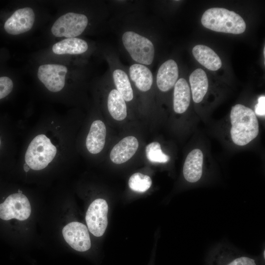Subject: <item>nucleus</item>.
Listing matches in <instances>:
<instances>
[{
  "instance_id": "nucleus-18",
  "label": "nucleus",
  "mask_w": 265,
  "mask_h": 265,
  "mask_svg": "<svg viewBox=\"0 0 265 265\" xmlns=\"http://www.w3.org/2000/svg\"><path fill=\"white\" fill-rule=\"evenodd\" d=\"M190 102V90L187 82L184 78H180L174 85L173 94V108L179 114L185 112L188 107Z\"/></svg>"
},
{
  "instance_id": "nucleus-7",
  "label": "nucleus",
  "mask_w": 265,
  "mask_h": 265,
  "mask_svg": "<svg viewBox=\"0 0 265 265\" xmlns=\"http://www.w3.org/2000/svg\"><path fill=\"white\" fill-rule=\"evenodd\" d=\"M108 205L99 198L93 201L86 212L85 220L89 231L95 236L101 237L107 226Z\"/></svg>"
},
{
  "instance_id": "nucleus-13",
  "label": "nucleus",
  "mask_w": 265,
  "mask_h": 265,
  "mask_svg": "<svg viewBox=\"0 0 265 265\" xmlns=\"http://www.w3.org/2000/svg\"><path fill=\"white\" fill-rule=\"evenodd\" d=\"M203 154L199 149L192 150L187 156L183 167V175L188 182L198 181L203 173Z\"/></svg>"
},
{
  "instance_id": "nucleus-1",
  "label": "nucleus",
  "mask_w": 265,
  "mask_h": 265,
  "mask_svg": "<svg viewBox=\"0 0 265 265\" xmlns=\"http://www.w3.org/2000/svg\"><path fill=\"white\" fill-rule=\"evenodd\" d=\"M230 120L231 138L235 144L244 146L258 135V121L251 108L241 104L235 105L231 109Z\"/></svg>"
},
{
  "instance_id": "nucleus-30",
  "label": "nucleus",
  "mask_w": 265,
  "mask_h": 265,
  "mask_svg": "<svg viewBox=\"0 0 265 265\" xmlns=\"http://www.w3.org/2000/svg\"></svg>"
},
{
  "instance_id": "nucleus-16",
  "label": "nucleus",
  "mask_w": 265,
  "mask_h": 265,
  "mask_svg": "<svg viewBox=\"0 0 265 265\" xmlns=\"http://www.w3.org/2000/svg\"><path fill=\"white\" fill-rule=\"evenodd\" d=\"M110 66L111 76L116 90L126 102L132 101L134 97L133 91L128 73L120 67Z\"/></svg>"
},
{
  "instance_id": "nucleus-22",
  "label": "nucleus",
  "mask_w": 265,
  "mask_h": 265,
  "mask_svg": "<svg viewBox=\"0 0 265 265\" xmlns=\"http://www.w3.org/2000/svg\"><path fill=\"white\" fill-rule=\"evenodd\" d=\"M152 181L146 175L137 172L133 174L129 180V186L131 189L138 192H144L151 187Z\"/></svg>"
},
{
  "instance_id": "nucleus-29",
  "label": "nucleus",
  "mask_w": 265,
  "mask_h": 265,
  "mask_svg": "<svg viewBox=\"0 0 265 265\" xmlns=\"http://www.w3.org/2000/svg\"><path fill=\"white\" fill-rule=\"evenodd\" d=\"M264 257H265V251H264Z\"/></svg>"
},
{
  "instance_id": "nucleus-9",
  "label": "nucleus",
  "mask_w": 265,
  "mask_h": 265,
  "mask_svg": "<svg viewBox=\"0 0 265 265\" xmlns=\"http://www.w3.org/2000/svg\"><path fill=\"white\" fill-rule=\"evenodd\" d=\"M65 240L75 250L84 252L91 247V241L87 228L78 222H72L62 229Z\"/></svg>"
},
{
  "instance_id": "nucleus-17",
  "label": "nucleus",
  "mask_w": 265,
  "mask_h": 265,
  "mask_svg": "<svg viewBox=\"0 0 265 265\" xmlns=\"http://www.w3.org/2000/svg\"><path fill=\"white\" fill-rule=\"evenodd\" d=\"M192 54L201 65L209 70L214 71L221 67L222 62L219 56L207 46H195L192 49Z\"/></svg>"
},
{
  "instance_id": "nucleus-4",
  "label": "nucleus",
  "mask_w": 265,
  "mask_h": 265,
  "mask_svg": "<svg viewBox=\"0 0 265 265\" xmlns=\"http://www.w3.org/2000/svg\"><path fill=\"white\" fill-rule=\"evenodd\" d=\"M56 147L45 134H39L31 141L25 154L26 163L34 170H42L53 160Z\"/></svg>"
},
{
  "instance_id": "nucleus-23",
  "label": "nucleus",
  "mask_w": 265,
  "mask_h": 265,
  "mask_svg": "<svg viewBox=\"0 0 265 265\" xmlns=\"http://www.w3.org/2000/svg\"><path fill=\"white\" fill-rule=\"evenodd\" d=\"M147 159L152 162L166 163L169 160V157L163 153L160 144L153 142L148 144L145 148Z\"/></svg>"
},
{
  "instance_id": "nucleus-28",
  "label": "nucleus",
  "mask_w": 265,
  "mask_h": 265,
  "mask_svg": "<svg viewBox=\"0 0 265 265\" xmlns=\"http://www.w3.org/2000/svg\"><path fill=\"white\" fill-rule=\"evenodd\" d=\"M18 193H22V191H21L20 190H18Z\"/></svg>"
},
{
  "instance_id": "nucleus-6",
  "label": "nucleus",
  "mask_w": 265,
  "mask_h": 265,
  "mask_svg": "<svg viewBox=\"0 0 265 265\" xmlns=\"http://www.w3.org/2000/svg\"><path fill=\"white\" fill-rule=\"evenodd\" d=\"M30 213V203L22 193L11 194L0 204V218L2 220L15 218L23 221L27 219Z\"/></svg>"
},
{
  "instance_id": "nucleus-15",
  "label": "nucleus",
  "mask_w": 265,
  "mask_h": 265,
  "mask_svg": "<svg viewBox=\"0 0 265 265\" xmlns=\"http://www.w3.org/2000/svg\"><path fill=\"white\" fill-rule=\"evenodd\" d=\"M106 127L103 121H94L91 124L86 139V146L91 154H96L102 151L106 142Z\"/></svg>"
},
{
  "instance_id": "nucleus-24",
  "label": "nucleus",
  "mask_w": 265,
  "mask_h": 265,
  "mask_svg": "<svg viewBox=\"0 0 265 265\" xmlns=\"http://www.w3.org/2000/svg\"><path fill=\"white\" fill-rule=\"evenodd\" d=\"M13 83L7 77H0V99L7 96L12 90Z\"/></svg>"
},
{
  "instance_id": "nucleus-5",
  "label": "nucleus",
  "mask_w": 265,
  "mask_h": 265,
  "mask_svg": "<svg viewBox=\"0 0 265 265\" xmlns=\"http://www.w3.org/2000/svg\"><path fill=\"white\" fill-rule=\"evenodd\" d=\"M88 24V19L85 14L69 12L56 20L51 31L54 36L58 37H77L83 32Z\"/></svg>"
},
{
  "instance_id": "nucleus-25",
  "label": "nucleus",
  "mask_w": 265,
  "mask_h": 265,
  "mask_svg": "<svg viewBox=\"0 0 265 265\" xmlns=\"http://www.w3.org/2000/svg\"><path fill=\"white\" fill-rule=\"evenodd\" d=\"M227 265H256L254 259L247 257L237 258Z\"/></svg>"
},
{
  "instance_id": "nucleus-21",
  "label": "nucleus",
  "mask_w": 265,
  "mask_h": 265,
  "mask_svg": "<svg viewBox=\"0 0 265 265\" xmlns=\"http://www.w3.org/2000/svg\"><path fill=\"white\" fill-rule=\"evenodd\" d=\"M107 106L109 113L115 120L122 121L126 118V102L116 88L112 89L108 93Z\"/></svg>"
},
{
  "instance_id": "nucleus-10",
  "label": "nucleus",
  "mask_w": 265,
  "mask_h": 265,
  "mask_svg": "<svg viewBox=\"0 0 265 265\" xmlns=\"http://www.w3.org/2000/svg\"><path fill=\"white\" fill-rule=\"evenodd\" d=\"M35 20V14L30 7L16 10L4 24L5 31L12 35H18L29 31Z\"/></svg>"
},
{
  "instance_id": "nucleus-3",
  "label": "nucleus",
  "mask_w": 265,
  "mask_h": 265,
  "mask_svg": "<svg viewBox=\"0 0 265 265\" xmlns=\"http://www.w3.org/2000/svg\"><path fill=\"white\" fill-rule=\"evenodd\" d=\"M122 42L131 58L136 63L151 65L154 58L155 47L147 37L133 30L123 33Z\"/></svg>"
},
{
  "instance_id": "nucleus-8",
  "label": "nucleus",
  "mask_w": 265,
  "mask_h": 265,
  "mask_svg": "<svg viewBox=\"0 0 265 265\" xmlns=\"http://www.w3.org/2000/svg\"><path fill=\"white\" fill-rule=\"evenodd\" d=\"M67 67L59 64H44L39 66L37 72L39 80L50 91L61 90L65 83Z\"/></svg>"
},
{
  "instance_id": "nucleus-26",
  "label": "nucleus",
  "mask_w": 265,
  "mask_h": 265,
  "mask_svg": "<svg viewBox=\"0 0 265 265\" xmlns=\"http://www.w3.org/2000/svg\"><path fill=\"white\" fill-rule=\"evenodd\" d=\"M255 113L259 116L265 115V96H261L258 98V103L255 106Z\"/></svg>"
},
{
  "instance_id": "nucleus-14",
  "label": "nucleus",
  "mask_w": 265,
  "mask_h": 265,
  "mask_svg": "<svg viewBox=\"0 0 265 265\" xmlns=\"http://www.w3.org/2000/svg\"><path fill=\"white\" fill-rule=\"evenodd\" d=\"M128 74L131 82L140 91L146 92L151 88L153 76L147 66L133 63L129 67Z\"/></svg>"
},
{
  "instance_id": "nucleus-20",
  "label": "nucleus",
  "mask_w": 265,
  "mask_h": 265,
  "mask_svg": "<svg viewBox=\"0 0 265 265\" xmlns=\"http://www.w3.org/2000/svg\"><path fill=\"white\" fill-rule=\"evenodd\" d=\"M192 98L196 103L201 102L207 92L209 83L207 76L200 68L195 70L189 76Z\"/></svg>"
},
{
  "instance_id": "nucleus-12",
  "label": "nucleus",
  "mask_w": 265,
  "mask_h": 265,
  "mask_svg": "<svg viewBox=\"0 0 265 265\" xmlns=\"http://www.w3.org/2000/svg\"><path fill=\"white\" fill-rule=\"evenodd\" d=\"M138 145V141L135 137H125L112 149L109 156L111 160L116 164L126 162L134 155Z\"/></svg>"
},
{
  "instance_id": "nucleus-27",
  "label": "nucleus",
  "mask_w": 265,
  "mask_h": 265,
  "mask_svg": "<svg viewBox=\"0 0 265 265\" xmlns=\"http://www.w3.org/2000/svg\"><path fill=\"white\" fill-rule=\"evenodd\" d=\"M30 169L29 166L26 163L24 165V169L25 171L28 172Z\"/></svg>"
},
{
  "instance_id": "nucleus-19",
  "label": "nucleus",
  "mask_w": 265,
  "mask_h": 265,
  "mask_svg": "<svg viewBox=\"0 0 265 265\" xmlns=\"http://www.w3.org/2000/svg\"><path fill=\"white\" fill-rule=\"evenodd\" d=\"M88 49L86 41L77 37L66 38L54 44L52 48L53 52L56 54H80Z\"/></svg>"
},
{
  "instance_id": "nucleus-11",
  "label": "nucleus",
  "mask_w": 265,
  "mask_h": 265,
  "mask_svg": "<svg viewBox=\"0 0 265 265\" xmlns=\"http://www.w3.org/2000/svg\"><path fill=\"white\" fill-rule=\"evenodd\" d=\"M178 77L177 63L173 59L167 60L158 69L156 76L157 85L161 91H168L174 86Z\"/></svg>"
},
{
  "instance_id": "nucleus-2",
  "label": "nucleus",
  "mask_w": 265,
  "mask_h": 265,
  "mask_svg": "<svg viewBox=\"0 0 265 265\" xmlns=\"http://www.w3.org/2000/svg\"><path fill=\"white\" fill-rule=\"evenodd\" d=\"M201 23L207 28L219 32L238 34L246 29V24L239 15L223 8L207 10L202 15Z\"/></svg>"
}]
</instances>
